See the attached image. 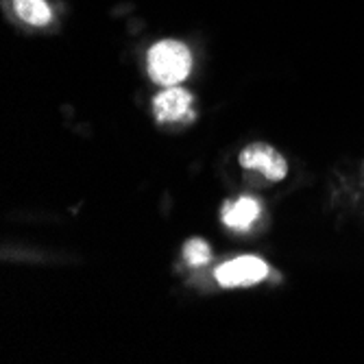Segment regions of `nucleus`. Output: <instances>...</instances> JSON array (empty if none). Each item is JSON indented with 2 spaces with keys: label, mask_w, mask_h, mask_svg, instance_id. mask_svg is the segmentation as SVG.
<instances>
[{
  "label": "nucleus",
  "mask_w": 364,
  "mask_h": 364,
  "mask_svg": "<svg viewBox=\"0 0 364 364\" xmlns=\"http://www.w3.org/2000/svg\"><path fill=\"white\" fill-rule=\"evenodd\" d=\"M192 73V53L186 44L164 40L149 50V75L155 83L173 87Z\"/></svg>",
  "instance_id": "f257e3e1"
},
{
  "label": "nucleus",
  "mask_w": 364,
  "mask_h": 364,
  "mask_svg": "<svg viewBox=\"0 0 364 364\" xmlns=\"http://www.w3.org/2000/svg\"><path fill=\"white\" fill-rule=\"evenodd\" d=\"M267 275H269L267 262L259 259V257H253V255L236 257V259H231V262H227L216 269V279L225 288L253 286V284L262 282Z\"/></svg>",
  "instance_id": "f03ea898"
},
{
  "label": "nucleus",
  "mask_w": 364,
  "mask_h": 364,
  "mask_svg": "<svg viewBox=\"0 0 364 364\" xmlns=\"http://www.w3.org/2000/svg\"><path fill=\"white\" fill-rule=\"evenodd\" d=\"M240 166L249 168V171H259L267 179L271 181H282L288 175V164L282 157V153L269 144H249L242 153H240Z\"/></svg>",
  "instance_id": "7ed1b4c3"
},
{
  "label": "nucleus",
  "mask_w": 364,
  "mask_h": 364,
  "mask_svg": "<svg viewBox=\"0 0 364 364\" xmlns=\"http://www.w3.org/2000/svg\"><path fill=\"white\" fill-rule=\"evenodd\" d=\"M153 109L159 122H181V120H192V94L173 85L164 90L155 96Z\"/></svg>",
  "instance_id": "20e7f679"
},
{
  "label": "nucleus",
  "mask_w": 364,
  "mask_h": 364,
  "mask_svg": "<svg viewBox=\"0 0 364 364\" xmlns=\"http://www.w3.org/2000/svg\"><path fill=\"white\" fill-rule=\"evenodd\" d=\"M259 203L251 196H242L234 203H227L223 208V223L229 229H236V231H249L251 225L259 218Z\"/></svg>",
  "instance_id": "39448f33"
},
{
  "label": "nucleus",
  "mask_w": 364,
  "mask_h": 364,
  "mask_svg": "<svg viewBox=\"0 0 364 364\" xmlns=\"http://www.w3.org/2000/svg\"><path fill=\"white\" fill-rule=\"evenodd\" d=\"M14 7L18 18L31 26H46L53 20V11L46 0H14Z\"/></svg>",
  "instance_id": "423d86ee"
},
{
  "label": "nucleus",
  "mask_w": 364,
  "mask_h": 364,
  "mask_svg": "<svg viewBox=\"0 0 364 364\" xmlns=\"http://www.w3.org/2000/svg\"><path fill=\"white\" fill-rule=\"evenodd\" d=\"M210 255H212L210 245L203 242V240H198V238L190 240L183 247V257H186V262L190 264V267H203V264L210 259Z\"/></svg>",
  "instance_id": "0eeeda50"
}]
</instances>
